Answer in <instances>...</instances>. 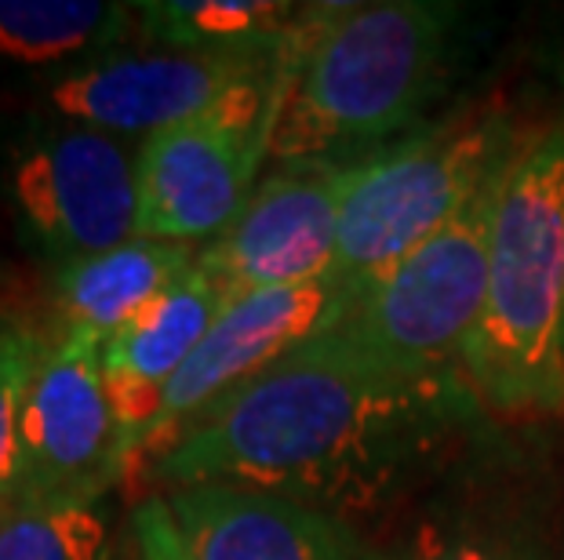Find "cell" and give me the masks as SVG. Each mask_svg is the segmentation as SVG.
Wrapping results in <instances>:
<instances>
[{
    "mask_svg": "<svg viewBox=\"0 0 564 560\" xmlns=\"http://www.w3.org/2000/svg\"><path fill=\"white\" fill-rule=\"evenodd\" d=\"M481 415L463 375L404 372L321 325L194 415L139 470L164 495L245 487L361 531L448 466Z\"/></svg>",
    "mask_w": 564,
    "mask_h": 560,
    "instance_id": "obj_1",
    "label": "cell"
},
{
    "mask_svg": "<svg viewBox=\"0 0 564 560\" xmlns=\"http://www.w3.org/2000/svg\"><path fill=\"white\" fill-rule=\"evenodd\" d=\"M463 8L444 0L306 4L284 55L278 164H357L415 135L448 85Z\"/></svg>",
    "mask_w": 564,
    "mask_h": 560,
    "instance_id": "obj_2",
    "label": "cell"
},
{
    "mask_svg": "<svg viewBox=\"0 0 564 560\" xmlns=\"http://www.w3.org/2000/svg\"><path fill=\"white\" fill-rule=\"evenodd\" d=\"M463 375L499 419H564V113L528 139L502 183Z\"/></svg>",
    "mask_w": 564,
    "mask_h": 560,
    "instance_id": "obj_3",
    "label": "cell"
},
{
    "mask_svg": "<svg viewBox=\"0 0 564 560\" xmlns=\"http://www.w3.org/2000/svg\"><path fill=\"white\" fill-rule=\"evenodd\" d=\"M528 139L507 110H485L415 131L365 157L346 189L332 303L368 292L441 233L488 178L518 161Z\"/></svg>",
    "mask_w": 564,
    "mask_h": 560,
    "instance_id": "obj_4",
    "label": "cell"
},
{
    "mask_svg": "<svg viewBox=\"0 0 564 560\" xmlns=\"http://www.w3.org/2000/svg\"><path fill=\"white\" fill-rule=\"evenodd\" d=\"M510 168L488 178L459 216L368 292L332 303L321 325L404 372L463 375L466 345L485 309L491 226Z\"/></svg>",
    "mask_w": 564,
    "mask_h": 560,
    "instance_id": "obj_5",
    "label": "cell"
},
{
    "mask_svg": "<svg viewBox=\"0 0 564 560\" xmlns=\"http://www.w3.org/2000/svg\"><path fill=\"white\" fill-rule=\"evenodd\" d=\"M288 55V52H284ZM284 63L139 146V237L167 244L215 241L241 216L270 157Z\"/></svg>",
    "mask_w": 564,
    "mask_h": 560,
    "instance_id": "obj_6",
    "label": "cell"
},
{
    "mask_svg": "<svg viewBox=\"0 0 564 560\" xmlns=\"http://www.w3.org/2000/svg\"><path fill=\"white\" fill-rule=\"evenodd\" d=\"M131 473V448L102 375V342H44L19 419V476L4 503H102Z\"/></svg>",
    "mask_w": 564,
    "mask_h": 560,
    "instance_id": "obj_7",
    "label": "cell"
},
{
    "mask_svg": "<svg viewBox=\"0 0 564 560\" xmlns=\"http://www.w3.org/2000/svg\"><path fill=\"white\" fill-rule=\"evenodd\" d=\"M357 164H278L259 178L230 230L200 248L197 262L230 299L328 281Z\"/></svg>",
    "mask_w": 564,
    "mask_h": 560,
    "instance_id": "obj_8",
    "label": "cell"
},
{
    "mask_svg": "<svg viewBox=\"0 0 564 560\" xmlns=\"http://www.w3.org/2000/svg\"><path fill=\"white\" fill-rule=\"evenodd\" d=\"M11 194L52 255L110 252L139 237V150L88 124L47 131L19 157Z\"/></svg>",
    "mask_w": 564,
    "mask_h": 560,
    "instance_id": "obj_9",
    "label": "cell"
},
{
    "mask_svg": "<svg viewBox=\"0 0 564 560\" xmlns=\"http://www.w3.org/2000/svg\"><path fill=\"white\" fill-rule=\"evenodd\" d=\"M295 37V33H292ZM292 44V41H288ZM284 47L215 52V47H135L106 55L55 85L52 102L69 121L110 135H158L208 113L215 102L284 63Z\"/></svg>",
    "mask_w": 564,
    "mask_h": 560,
    "instance_id": "obj_10",
    "label": "cell"
},
{
    "mask_svg": "<svg viewBox=\"0 0 564 560\" xmlns=\"http://www.w3.org/2000/svg\"><path fill=\"white\" fill-rule=\"evenodd\" d=\"M332 299L335 288L328 277L314 284H292V288H259L226 303L194 356L167 386L158 422H153V433L142 444L135 466H142L153 451L164 448L194 415L219 400L223 393L259 375L292 345L314 336L321 320L328 317Z\"/></svg>",
    "mask_w": 564,
    "mask_h": 560,
    "instance_id": "obj_11",
    "label": "cell"
},
{
    "mask_svg": "<svg viewBox=\"0 0 564 560\" xmlns=\"http://www.w3.org/2000/svg\"><path fill=\"white\" fill-rule=\"evenodd\" d=\"M164 503L194 560H393L354 524L278 495L200 484Z\"/></svg>",
    "mask_w": 564,
    "mask_h": 560,
    "instance_id": "obj_12",
    "label": "cell"
},
{
    "mask_svg": "<svg viewBox=\"0 0 564 560\" xmlns=\"http://www.w3.org/2000/svg\"><path fill=\"white\" fill-rule=\"evenodd\" d=\"M226 303L230 295L223 284L200 262H194V270L164 299L131 320L124 331H117L110 342H102V375L117 419L124 426L131 470L153 433L167 386L194 356Z\"/></svg>",
    "mask_w": 564,
    "mask_h": 560,
    "instance_id": "obj_13",
    "label": "cell"
},
{
    "mask_svg": "<svg viewBox=\"0 0 564 560\" xmlns=\"http://www.w3.org/2000/svg\"><path fill=\"white\" fill-rule=\"evenodd\" d=\"M200 248L135 237L110 252L66 262L55 281L63 331L110 342L194 270Z\"/></svg>",
    "mask_w": 564,
    "mask_h": 560,
    "instance_id": "obj_14",
    "label": "cell"
},
{
    "mask_svg": "<svg viewBox=\"0 0 564 560\" xmlns=\"http://www.w3.org/2000/svg\"><path fill=\"white\" fill-rule=\"evenodd\" d=\"M135 22L153 44L215 47V52H262L284 47L306 15V4L270 0H158L135 4Z\"/></svg>",
    "mask_w": 564,
    "mask_h": 560,
    "instance_id": "obj_15",
    "label": "cell"
},
{
    "mask_svg": "<svg viewBox=\"0 0 564 560\" xmlns=\"http://www.w3.org/2000/svg\"><path fill=\"white\" fill-rule=\"evenodd\" d=\"M393 560H550L535 528L496 498L452 495L415 520Z\"/></svg>",
    "mask_w": 564,
    "mask_h": 560,
    "instance_id": "obj_16",
    "label": "cell"
},
{
    "mask_svg": "<svg viewBox=\"0 0 564 560\" xmlns=\"http://www.w3.org/2000/svg\"><path fill=\"white\" fill-rule=\"evenodd\" d=\"M135 22V8L99 0H0V55L15 63H58L113 44Z\"/></svg>",
    "mask_w": 564,
    "mask_h": 560,
    "instance_id": "obj_17",
    "label": "cell"
},
{
    "mask_svg": "<svg viewBox=\"0 0 564 560\" xmlns=\"http://www.w3.org/2000/svg\"><path fill=\"white\" fill-rule=\"evenodd\" d=\"M102 503H0V560H113Z\"/></svg>",
    "mask_w": 564,
    "mask_h": 560,
    "instance_id": "obj_18",
    "label": "cell"
},
{
    "mask_svg": "<svg viewBox=\"0 0 564 560\" xmlns=\"http://www.w3.org/2000/svg\"><path fill=\"white\" fill-rule=\"evenodd\" d=\"M44 336L19 325L0 328V503L11 495L19 476V419L30 378L44 353Z\"/></svg>",
    "mask_w": 564,
    "mask_h": 560,
    "instance_id": "obj_19",
    "label": "cell"
},
{
    "mask_svg": "<svg viewBox=\"0 0 564 560\" xmlns=\"http://www.w3.org/2000/svg\"><path fill=\"white\" fill-rule=\"evenodd\" d=\"M113 560H194L178 535L164 495H150L131 509V531Z\"/></svg>",
    "mask_w": 564,
    "mask_h": 560,
    "instance_id": "obj_20",
    "label": "cell"
},
{
    "mask_svg": "<svg viewBox=\"0 0 564 560\" xmlns=\"http://www.w3.org/2000/svg\"><path fill=\"white\" fill-rule=\"evenodd\" d=\"M550 66H554V77L564 85V33L557 41H550Z\"/></svg>",
    "mask_w": 564,
    "mask_h": 560,
    "instance_id": "obj_21",
    "label": "cell"
}]
</instances>
